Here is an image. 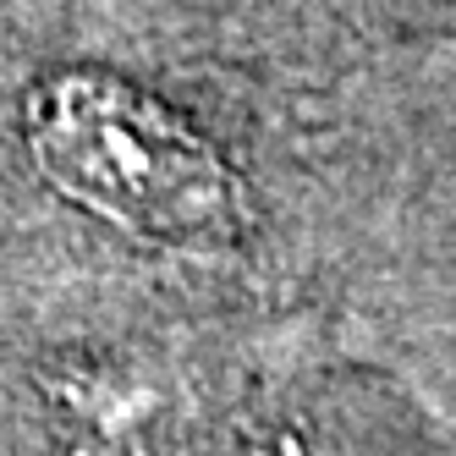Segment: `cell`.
Instances as JSON below:
<instances>
[{"instance_id": "obj_1", "label": "cell", "mask_w": 456, "mask_h": 456, "mask_svg": "<svg viewBox=\"0 0 456 456\" xmlns=\"http://www.w3.org/2000/svg\"><path fill=\"white\" fill-rule=\"evenodd\" d=\"M22 149L61 204L143 248L209 258L253 232L232 154L121 72L61 67L39 77L22 100Z\"/></svg>"}, {"instance_id": "obj_2", "label": "cell", "mask_w": 456, "mask_h": 456, "mask_svg": "<svg viewBox=\"0 0 456 456\" xmlns=\"http://www.w3.org/2000/svg\"><path fill=\"white\" fill-rule=\"evenodd\" d=\"M45 412L67 456H159L176 423V396L143 363L72 357L45 374Z\"/></svg>"}, {"instance_id": "obj_3", "label": "cell", "mask_w": 456, "mask_h": 456, "mask_svg": "<svg viewBox=\"0 0 456 456\" xmlns=\"http://www.w3.org/2000/svg\"><path fill=\"white\" fill-rule=\"evenodd\" d=\"M253 456H390V451L369 423H357V412L336 402L319 407L291 402L265 423V435L253 440Z\"/></svg>"}, {"instance_id": "obj_4", "label": "cell", "mask_w": 456, "mask_h": 456, "mask_svg": "<svg viewBox=\"0 0 456 456\" xmlns=\"http://www.w3.org/2000/svg\"><path fill=\"white\" fill-rule=\"evenodd\" d=\"M429 6H456V0H429Z\"/></svg>"}]
</instances>
